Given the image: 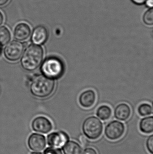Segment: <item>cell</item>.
I'll return each instance as SVG.
<instances>
[{"mask_svg": "<svg viewBox=\"0 0 153 154\" xmlns=\"http://www.w3.org/2000/svg\"><path fill=\"white\" fill-rule=\"evenodd\" d=\"M44 50L39 45L32 44L27 47L23 52L21 59V65L27 71H33L42 63Z\"/></svg>", "mask_w": 153, "mask_h": 154, "instance_id": "cell-1", "label": "cell"}, {"mask_svg": "<svg viewBox=\"0 0 153 154\" xmlns=\"http://www.w3.org/2000/svg\"><path fill=\"white\" fill-rule=\"evenodd\" d=\"M54 79L47 78L44 75H38L34 77L30 85L31 94L38 98H45L51 95L55 88Z\"/></svg>", "mask_w": 153, "mask_h": 154, "instance_id": "cell-2", "label": "cell"}, {"mask_svg": "<svg viewBox=\"0 0 153 154\" xmlns=\"http://www.w3.org/2000/svg\"><path fill=\"white\" fill-rule=\"evenodd\" d=\"M64 69L63 62L61 59L56 57H50L42 63L41 71L45 76L56 79L63 75Z\"/></svg>", "mask_w": 153, "mask_h": 154, "instance_id": "cell-3", "label": "cell"}, {"mask_svg": "<svg viewBox=\"0 0 153 154\" xmlns=\"http://www.w3.org/2000/svg\"><path fill=\"white\" fill-rule=\"evenodd\" d=\"M103 129L102 122L95 116L86 118L82 126L84 134L90 140H95L99 138L102 134Z\"/></svg>", "mask_w": 153, "mask_h": 154, "instance_id": "cell-4", "label": "cell"}, {"mask_svg": "<svg viewBox=\"0 0 153 154\" xmlns=\"http://www.w3.org/2000/svg\"><path fill=\"white\" fill-rule=\"evenodd\" d=\"M23 52V46L18 41H13L6 45L4 50V54L6 59L10 61L19 60Z\"/></svg>", "mask_w": 153, "mask_h": 154, "instance_id": "cell-5", "label": "cell"}, {"mask_svg": "<svg viewBox=\"0 0 153 154\" xmlns=\"http://www.w3.org/2000/svg\"><path fill=\"white\" fill-rule=\"evenodd\" d=\"M125 132V125L117 120L109 123L105 127L104 134L107 138L110 140H116L122 137Z\"/></svg>", "mask_w": 153, "mask_h": 154, "instance_id": "cell-6", "label": "cell"}, {"mask_svg": "<svg viewBox=\"0 0 153 154\" xmlns=\"http://www.w3.org/2000/svg\"><path fill=\"white\" fill-rule=\"evenodd\" d=\"M53 127L51 121L43 116L35 118L31 123V128L33 131L41 134H48L52 131Z\"/></svg>", "mask_w": 153, "mask_h": 154, "instance_id": "cell-7", "label": "cell"}, {"mask_svg": "<svg viewBox=\"0 0 153 154\" xmlns=\"http://www.w3.org/2000/svg\"><path fill=\"white\" fill-rule=\"evenodd\" d=\"M69 136L64 131L52 132L47 137V142L49 146L62 147L69 140Z\"/></svg>", "mask_w": 153, "mask_h": 154, "instance_id": "cell-8", "label": "cell"}, {"mask_svg": "<svg viewBox=\"0 0 153 154\" xmlns=\"http://www.w3.org/2000/svg\"><path fill=\"white\" fill-rule=\"evenodd\" d=\"M28 145L30 149L34 152H40L46 148V139L43 135L33 133L28 138Z\"/></svg>", "mask_w": 153, "mask_h": 154, "instance_id": "cell-9", "label": "cell"}, {"mask_svg": "<svg viewBox=\"0 0 153 154\" xmlns=\"http://www.w3.org/2000/svg\"><path fill=\"white\" fill-rule=\"evenodd\" d=\"M48 32L44 26L39 25L33 29L31 36V40L35 45H43L47 40Z\"/></svg>", "mask_w": 153, "mask_h": 154, "instance_id": "cell-10", "label": "cell"}, {"mask_svg": "<svg viewBox=\"0 0 153 154\" xmlns=\"http://www.w3.org/2000/svg\"><path fill=\"white\" fill-rule=\"evenodd\" d=\"M31 33L30 27L27 23H20L14 28L13 36L18 41H23L28 38Z\"/></svg>", "mask_w": 153, "mask_h": 154, "instance_id": "cell-11", "label": "cell"}, {"mask_svg": "<svg viewBox=\"0 0 153 154\" xmlns=\"http://www.w3.org/2000/svg\"><path fill=\"white\" fill-rule=\"evenodd\" d=\"M95 92L92 90H88L83 92L79 97V103L84 108H89L92 106L96 101Z\"/></svg>", "mask_w": 153, "mask_h": 154, "instance_id": "cell-12", "label": "cell"}, {"mask_svg": "<svg viewBox=\"0 0 153 154\" xmlns=\"http://www.w3.org/2000/svg\"><path fill=\"white\" fill-rule=\"evenodd\" d=\"M131 110L129 106L121 103L117 106L114 111V116L116 119L121 121H125L131 115Z\"/></svg>", "mask_w": 153, "mask_h": 154, "instance_id": "cell-13", "label": "cell"}, {"mask_svg": "<svg viewBox=\"0 0 153 154\" xmlns=\"http://www.w3.org/2000/svg\"><path fill=\"white\" fill-rule=\"evenodd\" d=\"M62 148L64 154H81L82 152L81 145L73 141H68Z\"/></svg>", "mask_w": 153, "mask_h": 154, "instance_id": "cell-14", "label": "cell"}, {"mask_svg": "<svg viewBox=\"0 0 153 154\" xmlns=\"http://www.w3.org/2000/svg\"><path fill=\"white\" fill-rule=\"evenodd\" d=\"M139 128L142 133L150 134L153 131V117L148 116L141 119L139 124Z\"/></svg>", "mask_w": 153, "mask_h": 154, "instance_id": "cell-15", "label": "cell"}, {"mask_svg": "<svg viewBox=\"0 0 153 154\" xmlns=\"http://www.w3.org/2000/svg\"><path fill=\"white\" fill-rule=\"evenodd\" d=\"M96 114L100 119L105 121L110 118L112 114V111L109 106L103 105L100 106L98 109Z\"/></svg>", "mask_w": 153, "mask_h": 154, "instance_id": "cell-16", "label": "cell"}, {"mask_svg": "<svg viewBox=\"0 0 153 154\" xmlns=\"http://www.w3.org/2000/svg\"><path fill=\"white\" fill-rule=\"evenodd\" d=\"M10 39L11 33L9 29L4 26L0 27V45H7Z\"/></svg>", "mask_w": 153, "mask_h": 154, "instance_id": "cell-17", "label": "cell"}, {"mask_svg": "<svg viewBox=\"0 0 153 154\" xmlns=\"http://www.w3.org/2000/svg\"><path fill=\"white\" fill-rule=\"evenodd\" d=\"M138 112L139 115L142 116H150L152 114V107L150 104L143 103L138 107Z\"/></svg>", "mask_w": 153, "mask_h": 154, "instance_id": "cell-18", "label": "cell"}, {"mask_svg": "<svg viewBox=\"0 0 153 154\" xmlns=\"http://www.w3.org/2000/svg\"><path fill=\"white\" fill-rule=\"evenodd\" d=\"M143 21L146 24L152 25L153 24V10L152 8L148 10L143 17Z\"/></svg>", "mask_w": 153, "mask_h": 154, "instance_id": "cell-19", "label": "cell"}, {"mask_svg": "<svg viewBox=\"0 0 153 154\" xmlns=\"http://www.w3.org/2000/svg\"><path fill=\"white\" fill-rule=\"evenodd\" d=\"M43 154H63L60 148L58 147H48L44 150Z\"/></svg>", "mask_w": 153, "mask_h": 154, "instance_id": "cell-20", "label": "cell"}, {"mask_svg": "<svg viewBox=\"0 0 153 154\" xmlns=\"http://www.w3.org/2000/svg\"><path fill=\"white\" fill-rule=\"evenodd\" d=\"M146 146L148 152L153 154V135H151L148 137L146 142Z\"/></svg>", "mask_w": 153, "mask_h": 154, "instance_id": "cell-21", "label": "cell"}, {"mask_svg": "<svg viewBox=\"0 0 153 154\" xmlns=\"http://www.w3.org/2000/svg\"><path fill=\"white\" fill-rule=\"evenodd\" d=\"M81 154H98V153L92 147H87L84 150Z\"/></svg>", "mask_w": 153, "mask_h": 154, "instance_id": "cell-22", "label": "cell"}, {"mask_svg": "<svg viewBox=\"0 0 153 154\" xmlns=\"http://www.w3.org/2000/svg\"><path fill=\"white\" fill-rule=\"evenodd\" d=\"M146 5L148 7L152 8L153 5V0H146Z\"/></svg>", "mask_w": 153, "mask_h": 154, "instance_id": "cell-23", "label": "cell"}, {"mask_svg": "<svg viewBox=\"0 0 153 154\" xmlns=\"http://www.w3.org/2000/svg\"><path fill=\"white\" fill-rule=\"evenodd\" d=\"M132 1L136 4L141 5L145 2L146 0H132Z\"/></svg>", "mask_w": 153, "mask_h": 154, "instance_id": "cell-24", "label": "cell"}, {"mask_svg": "<svg viewBox=\"0 0 153 154\" xmlns=\"http://www.w3.org/2000/svg\"><path fill=\"white\" fill-rule=\"evenodd\" d=\"M80 142H81V143L82 144L84 145L86 143V139H85V137H84L83 136H81L80 137Z\"/></svg>", "mask_w": 153, "mask_h": 154, "instance_id": "cell-25", "label": "cell"}, {"mask_svg": "<svg viewBox=\"0 0 153 154\" xmlns=\"http://www.w3.org/2000/svg\"><path fill=\"white\" fill-rule=\"evenodd\" d=\"M4 21V16L2 13L0 11V26L2 25Z\"/></svg>", "mask_w": 153, "mask_h": 154, "instance_id": "cell-26", "label": "cell"}, {"mask_svg": "<svg viewBox=\"0 0 153 154\" xmlns=\"http://www.w3.org/2000/svg\"><path fill=\"white\" fill-rule=\"evenodd\" d=\"M9 0H0V6H2L6 4Z\"/></svg>", "mask_w": 153, "mask_h": 154, "instance_id": "cell-27", "label": "cell"}, {"mask_svg": "<svg viewBox=\"0 0 153 154\" xmlns=\"http://www.w3.org/2000/svg\"><path fill=\"white\" fill-rule=\"evenodd\" d=\"M30 154H43L40 152H31Z\"/></svg>", "mask_w": 153, "mask_h": 154, "instance_id": "cell-28", "label": "cell"}]
</instances>
